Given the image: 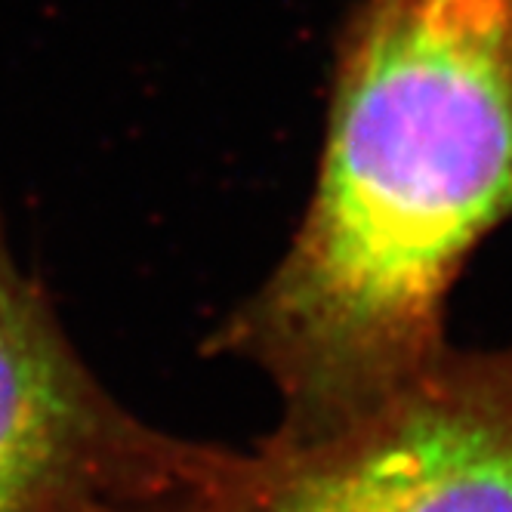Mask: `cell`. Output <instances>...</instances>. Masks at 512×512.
I'll list each match as a JSON object with an SVG mask.
<instances>
[{
	"label": "cell",
	"mask_w": 512,
	"mask_h": 512,
	"mask_svg": "<svg viewBox=\"0 0 512 512\" xmlns=\"http://www.w3.org/2000/svg\"><path fill=\"white\" fill-rule=\"evenodd\" d=\"M189 512H198V503H195V506H192V509H189Z\"/></svg>",
	"instance_id": "obj_4"
},
{
	"label": "cell",
	"mask_w": 512,
	"mask_h": 512,
	"mask_svg": "<svg viewBox=\"0 0 512 512\" xmlns=\"http://www.w3.org/2000/svg\"><path fill=\"white\" fill-rule=\"evenodd\" d=\"M198 512H512V343H445L321 426L216 448Z\"/></svg>",
	"instance_id": "obj_2"
},
{
	"label": "cell",
	"mask_w": 512,
	"mask_h": 512,
	"mask_svg": "<svg viewBox=\"0 0 512 512\" xmlns=\"http://www.w3.org/2000/svg\"><path fill=\"white\" fill-rule=\"evenodd\" d=\"M512 216V0H380L343 50L318 179L219 346L309 429L438 346L469 253Z\"/></svg>",
	"instance_id": "obj_1"
},
{
	"label": "cell",
	"mask_w": 512,
	"mask_h": 512,
	"mask_svg": "<svg viewBox=\"0 0 512 512\" xmlns=\"http://www.w3.org/2000/svg\"><path fill=\"white\" fill-rule=\"evenodd\" d=\"M213 448L133 417L0 235V512H186Z\"/></svg>",
	"instance_id": "obj_3"
}]
</instances>
